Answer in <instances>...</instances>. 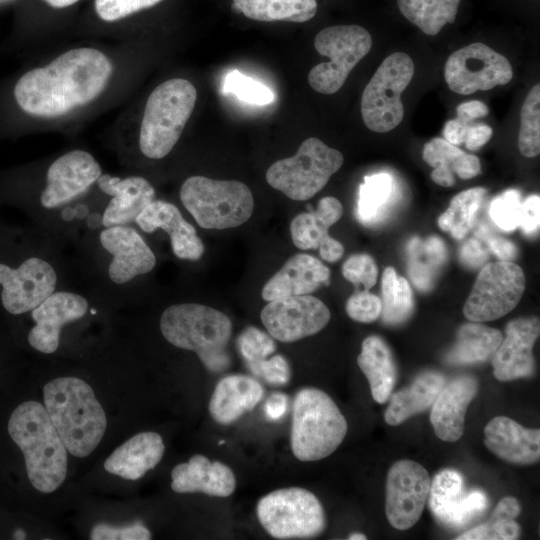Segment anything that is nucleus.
<instances>
[{
	"mask_svg": "<svg viewBox=\"0 0 540 540\" xmlns=\"http://www.w3.org/2000/svg\"><path fill=\"white\" fill-rule=\"evenodd\" d=\"M330 270L309 254H296L266 282L262 297L271 301L283 297L306 295L328 284Z\"/></svg>",
	"mask_w": 540,
	"mask_h": 540,
	"instance_id": "obj_27",
	"label": "nucleus"
},
{
	"mask_svg": "<svg viewBox=\"0 0 540 540\" xmlns=\"http://www.w3.org/2000/svg\"><path fill=\"white\" fill-rule=\"evenodd\" d=\"M197 100L188 80L172 78L149 95L140 125L139 148L150 159L167 156L178 142Z\"/></svg>",
	"mask_w": 540,
	"mask_h": 540,
	"instance_id": "obj_5",
	"label": "nucleus"
},
{
	"mask_svg": "<svg viewBox=\"0 0 540 540\" xmlns=\"http://www.w3.org/2000/svg\"><path fill=\"white\" fill-rule=\"evenodd\" d=\"M521 205L520 192L509 189L491 201L489 206L490 218L500 230L512 232L519 227Z\"/></svg>",
	"mask_w": 540,
	"mask_h": 540,
	"instance_id": "obj_43",
	"label": "nucleus"
},
{
	"mask_svg": "<svg viewBox=\"0 0 540 540\" xmlns=\"http://www.w3.org/2000/svg\"><path fill=\"white\" fill-rule=\"evenodd\" d=\"M237 345L246 363L263 360L273 354L276 349L273 337L253 326L241 332Z\"/></svg>",
	"mask_w": 540,
	"mask_h": 540,
	"instance_id": "obj_45",
	"label": "nucleus"
},
{
	"mask_svg": "<svg viewBox=\"0 0 540 540\" xmlns=\"http://www.w3.org/2000/svg\"><path fill=\"white\" fill-rule=\"evenodd\" d=\"M257 517L268 534L278 539L313 538L326 526L318 498L299 487L278 489L262 497L257 504Z\"/></svg>",
	"mask_w": 540,
	"mask_h": 540,
	"instance_id": "obj_11",
	"label": "nucleus"
},
{
	"mask_svg": "<svg viewBox=\"0 0 540 540\" xmlns=\"http://www.w3.org/2000/svg\"><path fill=\"white\" fill-rule=\"evenodd\" d=\"M330 316L327 306L308 294L271 300L261 311L268 333L287 343L318 333L328 324Z\"/></svg>",
	"mask_w": 540,
	"mask_h": 540,
	"instance_id": "obj_15",
	"label": "nucleus"
},
{
	"mask_svg": "<svg viewBox=\"0 0 540 540\" xmlns=\"http://www.w3.org/2000/svg\"><path fill=\"white\" fill-rule=\"evenodd\" d=\"M87 309V300L77 293H52L32 310L35 325L28 334L29 344L39 352L54 353L59 346L62 327L82 318Z\"/></svg>",
	"mask_w": 540,
	"mask_h": 540,
	"instance_id": "obj_21",
	"label": "nucleus"
},
{
	"mask_svg": "<svg viewBox=\"0 0 540 540\" xmlns=\"http://www.w3.org/2000/svg\"><path fill=\"white\" fill-rule=\"evenodd\" d=\"M485 446L500 459L529 465L540 459V430L526 428L506 416L492 418L484 428Z\"/></svg>",
	"mask_w": 540,
	"mask_h": 540,
	"instance_id": "obj_24",
	"label": "nucleus"
},
{
	"mask_svg": "<svg viewBox=\"0 0 540 540\" xmlns=\"http://www.w3.org/2000/svg\"><path fill=\"white\" fill-rule=\"evenodd\" d=\"M165 446L156 432H141L128 439L105 460L107 472L127 480H137L162 459Z\"/></svg>",
	"mask_w": 540,
	"mask_h": 540,
	"instance_id": "obj_30",
	"label": "nucleus"
},
{
	"mask_svg": "<svg viewBox=\"0 0 540 540\" xmlns=\"http://www.w3.org/2000/svg\"><path fill=\"white\" fill-rule=\"evenodd\" d=\"M428 499L434 516L452 527L465 525L482 512L488 503L482 491L465 492L462 475L453 469H444L434 476Z\"/></svg>",
	"mask_w": 540,
	"mask_h": 540,
	"instance_id": "obj_19",
	"label": "nucleus"
},
{
	"mask_svg": "<svg viewBox=\"0 0 540 540\" xmlns=\"http://www.w3.org/2000/svg\"><path fill=\"white\" fill-rule=\"evenodd\" d=\"M431 479L418 462L399 460L386 479L385 513L392 527L407 530L420 519L428 500Z\"/></svg>",
	"mask_w": 540,
	"mask_h": 540,
	"instance_id": "obj_14",
	"label": "nucleus"
},
{
	"mask_svg": "<svg viewBox=\"0 0 540 540\" xmlns=\"http://www.w3.org/2000/svg\"><path fill=\"white\" fill-rule=\"evenodd\" d=\"M414 72V62L404 52L392 53L382 61L361 97V115L368 129L385 133L401 123L404 116L401 94Z\"/></svg>",
	"mask_w": 540,
	"mask_h": 540,
	"instance_id": "obj_10",
	"label": "nucleus"
},
{
	"mask_svg": "<svg viewBox=\"0 0 540 540\" xmlns=\"http://www.w3.org/2000/svg\"><path fill=\"white\" fill-rule=\"evenodd\" d=\"M342 274L354 285L362 284L365 290H369L376 284L378 268L371 256L355 254L344 262Z\"/></svg>",
	"mask_w": 540,
	"mask_h": 540,
	"instance_id": "obj_47",
	"label": "nucleus"
},
{
	"mask_svg": "<svg viewBox=\"0 0 540 540\" xmlns=\"http://www.w3.org/2000/svg\"><path fill=\"white\" fill-rule=\"evenodd\" d=\"M521 512V506L517 498L506 496L502 498L491 516L500 519H515Z\"/></svg>",
	"mask_w": 540,
	"mask_h": 540,
	"instance_id": "obj_57",
	"label": "nucleus"
},
{
	"mask_svg": "<svg viewBox=\"0 0 540 540\" xmlns=\"http://www.w3.org/2000/svg\"><path fill=\"white\" fill-rule=\"evenodd\" d=\"M43 396L66 449L76 457L91 454L104 436L107 419L89 384L76 377H59L44 386Z\"/></svg>",
	"mask_w": 540,
	"mask_h": 540,
	"instance_id": "obj_2",
	"label": "nucleus"
},
{
	"mask_svg": "<svg viewBox=\"0 0 540 540\" xmlns=\"http://www.w3.org/2000/svg\"><path fill=\"white\" fill-rule=\"evenodd\" d=\"M444 77L453 92L468 95L509 83L513 70L505 56L484 43L476 42L448 57Z\"/></svg>",
	"mask_w": 540,
	"mask_h": 540,
	"instance_id": "obj_13",
	"label": "nucleus"
},
{
	"mask_svg": "<svg viewBox=\"0 0 540 540\" xmlns=\"http://www.w3.org/2000/svg\"><path fill=\"white\" fill-rule=\"evenodd\" d=\"M460 3L461 0H397L400 13L429 36L454 23Z\"/></svg>",
	"mask_w": 540,
	"mask_h": 540,
	"instance_id": "obj_36",
	"label": "nucleus"
},
{
	"mask_svg": "<svg viewBox=\"0 0 540 540\" xmlns=\"http://www.w3.org/2000/svg\"><path fill=\"white\" fill-rule=\"evenodd\" d=\"M487 190L474 187L455 195L449 207L438 218L439 227L455 239L464 238L471 230Z\"/></svg>",
	"mask_w": 540,
	"mask_h": 540,
	"instance_id": "obj_38",
	"label": "nucleus"
},
{
	"mask_svg": "<svg viewBox=\"0 0 540 540\" xmlns=\"http://www.w3.org/2000/svg\"><path fill=\"white\" fill-rule=\"evenodd\" d=\"M57 274L47 261L30 257L17 268L0 263L1 301L11 314L32 311L55 292Z\"/></svg>",
	"mask_w": 540,
	"mask_h": 540,
	"instance_id": "obj_16",
	"label": "nucleus"
},
{
	"mask_svg": "<svg viewBox=\"0 0 540 540\" xmlns=\"http://www.w3.org/2000/svg\"><path fill=\"white\" fill-rule=\"evenodd\" d=\"M503 338L498 329L469 322L461 325L454 346L446 355V361L453 365L485 362L493 356Z\"/></svg>",
	"mask_w": 540,
	"mask_h": 540,
	"instance_id": "obj_35",
	"label": "nucleus"
},
{
	"mask_svg": "<svg viewBox=\"0 0 540 540\" xmlns=\"http://www.w3.org/2000/svg\"><path fill=\"white\" fill-rule=\"evenodd\" d=\"M229 8L246 19L262 23L302 24L314 19L318 0H229Z\"/></svg>",
	"mask_w": 540,
	"mask_h": 540,
	"instance_id": "obj_32",
	"label": "nucleus"
},
{
	"mask_svg": "<svg viewBox=\"0 0 540 540\" xmlns=\"http://www.w3.org/2000/svg\"><path fill=\"white\" fill-rule=\"evenodd\" d=\"M8 432L24 455L32 486L42 493L59 488L67 474V449L45 407L33 400L21 403L9 418Z\"/></svg>",
	"mask_w": 540,
	"mask_h": 540,
	"instance_id": "obj_3",
	"label": "nucleus"
},
{
	"mask_svg": "<svg viewBox=\"0 0 540 540\" xmlns=\"http://www.w3.org/2000/svg\"><path fill=\"white\" fill-rule=\"evenodd\" d=\"M164 0H95L98 17L105 22H115L142 10L150 9Z\"/></svg>",
	"mask_w": 540,
	"mask_h": 540,
	"instance_id": "obj_46",
	"label": "nucleus"
},
{
	"mask_svg": "<svg viewBox=\"0 0 540 540\" xmlns=\"http://www.w3.org/2000/svg\"><path fill=\"white\" fill-rule=\"evenodd\" d=\"M423 160L433 168L432 180L443 187L455 184L454 174L461 179H471L481 172L477 156L467 154L443 138H434L424 145Z\"/></svg>",
	"mask_w": 540,
	"mask_h": 540,
	"instance_id": "obj_31",
	"label": "nucleus"
},
{
	"mask_svg": "<svg viewBox=\"0 0 540 540\" xmlns=\"http://www.w3.org/2000/svg\"><path fill=\"white\" fill-rule=\"evenodd\" d=\"M468 125L458 119L449 120L444 126V139L453 145L464 143Z\"/></svg>",
	"mask_w": 540,
	"mask_h": 540,
	"instance_id": "obj_58",
	"label": "nucleus"
},
{
	"mask_svg": "<svg viewBox=\"0 0 540 540\" xmlns=\"http://www.w3.org/2000/svg\"><path fill=\"white\" fill-rule=\"evenodd\" d=\"M520 525L514 519L490 516L489 520L458 537L457 540H515L520 537Z\"/></svg>",
	"mask_w": 540,
	"mask_h": 540,
	"instance_id": "obj_44",
	"label": "nucleus"
},
{
	"mask_svg": "<svg viewBox=\"0 0 540 540\" xmlns=\"http://www.w3.org/2000/svg\"><path fill=\"white\" fill-rule=\"evenodd\" d=\"M540 225V197L530 195L521 205L519 227L526 235H535Z\"/></svg>",
	"mask_w": 540,
	"mask_h": 540,
	"instance_id": "obj_51",
	"label": "nucleus"
},
{
	"mask_svg": "<svg viewBox=\"0 0 540 540\" xmlns=\"http://www.w3.org/2000/svg\"><path fill=\"white\" fill-rule=\"evenodd\" d=\"M113 72L100 50L74 48L43 67L26 72L14 87V97L27 114L55 118L95 100Z\"/></svg>",
	"mask_w": 540,
	"mask_h": 540,
	"instance_id": "obj_1",
	"label": "nucleus"
},
{
	"mask_svg": "<svg viewBox=\"0 0 540 540\" xmlns=\"http://www.w3.org/2000/svg\"><path fill=\"white\" fill-rule=\"evenodd\" d=\"M101 174L92 154L80 149L69 151L49 166L40 202L47 209L64 205L86 191Z\"/></svg>",
	"mask_w": 540,
	"mask_h": 540,
	"instance_id": "obj_17",
	"label": "nucleus"
},
{
	"mask_svg": "<svg viewBox=\"0 0 540 540\" xmlns=\"http://www.w3.org/2000/svg\"><path fill=\"white\" fill-rule=\"evenodd\" d=\"M180 199L204 229L238 227L251 217L254 209L251 190L236 180L191 176L181 186Z\"/></svg>",
	"mask_w": 540,
	"mask_h": 540,
	"instance_id": "obj_7",
	"label": "nucleus"
},
{
	"mask_svg": "<svg viewBox=\"0 0 540 540\" xmlns=\"http://www.w3.org/2000/svg\"><path fill=\"white\" fill-rule=\"evenodd\" d=\"M381 308V299L365 289L352 294L346 303L348 316L361 323H371L378 319Z\"/></svg>",
	"mask_w": 540,
	"mask_h": 540,
	"instance_id": "obj_49",
	"label": "nucleus"
},
{
	"mask_svg": "<svg viewBox=\"0 0 540 540\" xmlns=\"http://www.w3.org/2000/svg\"><path fill=\"white\" fill-rule=\"evenodd\" d=\"M394 192L392 176L386 172L365 176L359 186L356 216L360 223L370 226L378 222Z\"/></svg>",
	"mask_w": 540,
	"mask_h": 540,
	"instance_id": "obj_37",
	"label": "nucleus"
},
{
	"mask_svg": "<svg viewBox=\"0 0 540 540\" xmlns=\"http://www.w3.org/2000/svg\"><path fill=\"white\" fill-rule=\"evenodd\" d=\"M99 188L112 196L102 216L105 228L126 225L155 199V190L148 180L140 176L124 179L101 174L96 181Z\"/></svg>",
	"mask_w": 540,
	"mask_h": 540,
	"instance_id": "obj_26",
	"label": "nucleus"
},
{
	"mask_svg": "<svg viewBox=\"0 0 540 540\" xmlns=\"http://www.w3.org/2000/svg\"><path fill=\"white\" fill-rule=\"evenodd\" d=\"M264 390L254 377L231 374L216 385L209 402V412L219 424L229 425L245 412L252 410L262 399Z\"/></svg>",
	"mask_w": 540,
	"mask_h": 540,
	"instance_id": "obj_29",
	"label": "nucleus"
},
{
	"mask_svg": "<svg viewBox=\"0 0 540 540\" xmlns=\"http://www.w3.org/2000/svg\"><path fill=\"white\" fill-rule=\"evenodd\" d=\"M381 318L389 325L406 321L413 312L414 300L408 281L393 267L385 268L381 281Z\"/></svg>",
	"mask_w": 540,
	"mask_h": 540,
	"instance_id": "obj_39",
	"label": "nucleus"
},
{
	"mask_svg": "<svg viewBox=\"0 0 540 540\" xmlns=\"http://www.w3.org/2000/svg\"><path fill=\"white\" fill-rule=\"evenodd\" d=\"M493 130L485 124L468 125L465 136V146L469 150H477L491 138Z\"/></svg>",
	"mask_w": 540,
	"mask_h": 540,
	"instance_id": "obj_53",
	"label": "nucleus"
},
{
	"mask_svg": "<svg viewBox=\"0 0 540 540\" xmlns=\"http://www.w3.org/2000/svg\"><path fill=\"white\" fill-rule=\"evenodd\" d=\"M487 245L501 261H512L518 255V249L514 243L502 237H488Z\"/></svg>",
	"mask_w": 540,
	"mask_h": 540,
	"instance_id": "obj_55",
	"label": "nucleus"
},
{
	"mask_svg": "<svg viewBox=\"0 0 540 540\" xmlns=\"http://www.w3.org/2000/svg\"><path fill=\"white\" fill-rule=\"evenodd\" d=\"M424 255L418 251L413 242L409 246V275L418 289L425 291L432 285L434 273L446 258L443 242L437 237H429L425 242L419 240Z\"/></svg>",
	"mask_w": 540,
	"mask_h": 540,
	"instance_id": "obj_40",
	"label": "nucleus"
},
{
	"mask_svg": "<svg viewBox=\"0 0 540 540\" xmlns=\"http://www.w3.org/2000/svg\"><path fill=\"white\" fill-rule=\"evenodd\" d=\"M518 148L525 157H536L540 153V85L528 92L520 112Z\"/></svg>",
	"mask_w": 540,
	"mask_h": 540,
	"instance_id": "obj_41",
	"label": "nucleus"
},
{
	"mask_svg": "<svg viewBox=\"0 0 540 540\" xmlns=\"http://www.w3.org/2000/svg\"><path fill=\"white\" fill-rule=\"evenodd\" d=\"M347 433V421L333 399L324 391L307 387L293 401L291 449L304 462L331 455Z\"/></svg>",
	"mask_w": 540,
	"mask_h": 540,
	"instance_id": "obj_6",
	"label": "nucleus"
},
{
	"mask_svg": "<svg viewBox=\"0 0 540 540\" xmlns=\"http://www.w3.org/2000/svg\"><path fill=\"white\" fill-rule=\"evenodd\" d=\"M14 538L15 539H25V533L21 529H17L14 532Z\"/></svg>",
	"mask_w": 540,
	"mask_h": 540,
	"instance_id": "obj_61",
	"label": "nucleus"
},
{
	"mask_svg": "<svg viewBox=\"0 0 540 540\" xmlns=\"http://www.w3.org/2000/svg\"><path fill=\"white\" fill-rule=\"evenodd\" d=\"M92 540H149L150 531L140 522L124 526H114L106 523L96 524L90 533Z\"/></svg>",
	"mask_w": 540,
	"mask_h": 540,
	"instance_id": "obj_50",
	"label": "nucleus"
},
{
	"mask_svg": "<svg viewBox=\"0 0 540 540\" xmlns=\"http://www.w3.org/2000/svg\"><path fill=\"white\" fill-rule=\"evenodd\" d=\"M357 363L366 376L373 399L385 403L394 388L397 369L388 345L376 335L365 338Z\"/></svg>",
	"mask_w": 540,
	"mask_h": 540,
	"instance_id": "obj_34",
	"label": "nucleus"
},
{
	"mask_svg": "<svg viewBox=\"0 0 540 540\" xmlns=\"http://www.w3.org/2000/svg\"><path fill=\"white\" fill-rule=\"evenodd\" d=\"M48 5L54 8H65L78 2L79 0H44Z\"/></svg>",
	"mask_w": 540,
	"mask_h": 540,
	"instance_id": "obj_59",
	"label": "nucleus"
},
{
	"mask_svg": "<svg viewBox=\"0 0 540 540\" xmlns=\"http://www.w3.org/2000/svg\"><path fill=\"white\" fill-rule=\"evenodd\" d=\"M457 119L463 123L470 124L471 121L485 117L489 110L488 107L481 101L473 100L461 103L457 109Z\"/></svg>",
	"mask_w": 540,
	"mask_h": 540,
	"instance_id": "obj_56",
	"label": "nucleus"
},
{
	"mask_svg": "<svg viewBox=\"0 0 540 540\" xmlns=\"http://www.w3.org/2000/svg\"><path fill=\"white\" fill-rule=\"evenodd\" d=\"M445 384L444 377L434 371L418 375L410 386L390 395L384 419L387 424L397 426L412 416L424 411L434 402Z\"/></svg>",
	"mask_w": 540,
	"mask_h": 540,
	"instance_id": "obj_33",
	"label": "nucleus"
},
{
	"mask_svg": "<svg viewBox=\"0 0 540 540\" xmlns=\"http://www.w3.org/2000/svg\"><path fill=\"white\" fill-rule=\"evenodd\" d=\"M525 286L524 272L516 263L501 260L487 263L476 278L463 314L472 322L499 319L518 305Z\"/></svg>",
	"mask_w": 540,
	"mask_h": 540,
	"instance_id": "obj_12",
	"label": "nucleus"
},
{
	"mask_svg": "<svg viewBox=\"0 0 540 540\" xmlns=\"http://www.w3.org/2000/svg\"><path fill=\"white\" fill-rule=\"evenodd\" d=\"M222 89L224 93H231L252 105H267L275 98L269 87L238 70H232L225 76Z\"/></svg>",
	"mask_w": 540,
	"mask_h": 540,
	"instance_id": "obj_42",
	"label": "nucleus"
},
{
	"mask_svg": "<svg viewBox=\"0 0 540 540\" xmlns=\"http://www.w3.org/2000/svg\"><path fill=\"white\" fill-rule=\"evenodd\" d=\"M478 388V381L472 376H460L444 384L432 403L430 415V422L439 439L455 442L461 438L467 407Z\"/></svg>",
	"mask_w": 540,
	"mask_h": 540,
	"instance_id": "obj_25",
	"label": "nucleus"
},
{
	"mask_svg": "<svg viewBox=\"0 0 540 540\" xmlns=\"http://www.w3.org/2000/svg\"><path fill=\"white\" fill-rule=\"evenodd\" d=\"M540 322L536 316L510 321L505 338L492 356L493 373L499 381L531 377L535 373L534 344L539 337Z\"/></svg>",
	"mask_w": 540,
	"mask_h": 540,
	"instance_id": "obj_18",
	"label": "nucleus"
},
{
	"mask_svg": "<svg viewBox=\"0 0 540 540\" xmlns=\"http://www.w3.org/2000/svg\"><path fill=\"white\" fill-rule=\"evenodd\" d=\"M314 47L320 55L328 57L329 61L310 70L308 83L316 92L330 95L343 86L352 69L369 53L372 37L360 25H333L316 34Z\"/></svg>",
	"mask_w": 540,
	"mask_h": 540,
	"instance_id": "obj_9",
	"label": "nucleus"
},
{
	"mask_svg": "<svg viewBox=\"0 0 540 540\" xmlns=\"http://www.w3.org/2000/svg\"><path fill=\"white\" fill-rule=\"evenodd\" d=\"M135 223L147 233L164 230L170 237L173 253L180 259L195 261L204 253V244L195 228L172 203L154 199L136 217Z\"/></svg>",
	"mask_w": 540,
	"mask_h": 540,
	"instance_id": "obj_23",
	"label": "nucleus"
},
{
	"mask_svg": "<svg viewBox=\"0 0 540 540\" xmlns=\"http://www.w3.org/2000/svg\"><path fill=\"white\" fill-rule=\"evenodd\" d=\"M343 161L340 151L311 137L302 142L294 156L274 162L267 169L266 180L288 198L303 201L318 193Z\"/></svg>",
	"mask_w": 540,
	"mask_h": 540,
	"instance_id": "obj_8",
	"label": "nucleus"
},
{
	"mask_svg": "<svg viewBox=\"0 0 540 540\" xmlns=\"http://www.w3.org/2000/svg\"><path fill=\"white\" fill-rule=\"evenodd\" d=\"M171 477V488L177 493L202 492L209 496L227 497L236 487L235 475L227 465L211 462L200 454L176 465Z\"/></svg>",
	"mask_w": 540,
	"mask_h": 540,
	"instance_id": "obj_28",
	"label": "nucleus"
},
{
	"mask_svg": "<svg viewBox=\"0 0 540 540\" xmlns=\"http://www.w3.org/2000/svg\"><path fill=\"white\" fill-rule=\"evenodd\" d=\"M348 539H350V540H365V539H367V537L362 533H352V534H350Z\"/></svg>",
	"mask_w": 540,
	"mask_h": 540,
	"instance_id": "obj_60",
	"label": "nucleus"
},
{
	"mask_svg": "<svg viewBox=\"0 0 540 540\" xmlns=\"http://www.w3.org/2000/svg\"><path fill=\"white\" fill-rule=\"evenodd\" d=\"M343 214L341 202L335 197H323L315 211L298 214L291 222L290 233L294 245L302 250L319 249L323 260L333 263L344 254V246L328 231Z\"/></svg>",
	"mask_w": 540,
	"mask_h": 540,
	"instance_id": "obj_22",
	"label": "nucleus"
},
{
	"mask_svg": "<svg viewBox=\"0 0 540 540\" xmlns=\"http://www.w3.org/2000/svg\"><path fill=\"white\" fill-rule=\"evenodd\" d=\"M246 364L254 376L262 378L271 385H285L291 377L289 363L282 355H274L270 358L247 362Z\"/></svg>",
	"mask_w": 540,
	"mask_h": 540,
	"instance_id": "obj_48",
	"label": "nucleus"
},
{
	"mask_svg": "<svg viewBox=\"0 0 540 540\" xmlns=\"http://www.w3.org/2000/svg\"><path fill=\"white\" fill-rule=\"evenodd\" d=\"M160 330L170 344L195 352L209 371L229 367L232 323L221 311L198 303L171 305L161 315Z\"/></svg>",
	"mask_w": 540,
	"mask_h": 540,
	"instance_id": "obj_4",
	"label": "nucleus"
},
{
	"mask_svg": "<svg viewBox=\"0 0 540 540\" xmlns=\"http://www.w3.org/2000/svg\"><path fill=\"white\" fill-rule=\"evenodd\" d=\"M288 397L284 393H273L264 404L265 417L270 421H278L287 413Z\"/></svg>",
	"mask_w": 540,
	"mask_h": 540,
	"instance_id": "obj_54",
	"label": "nucleus"
},
{
	"mask_svg": "<svg viewBox=\"0 0 540 540\" xmlns=\"http://www.w3.org/2000/svg\"><path fill=\"white\" fill-rule=\"evenodd\" d=\"M99 240L102 247L112 255L108 274L115 284L128 283L155 267L156 257L153 251L132 227H107L100 233Z\"/></svg>",
	"mask_w": 540,
	"mask_h": 540,
	"instance_id": "obj_20",
	"label": "nucleus"
},
{
	"mask_svg": "<svg viewBox=\"0 0 540 540\" xmlns=\"http://www.w3.org/2000/svg\"><path fill=\"white\" fill-rule=\"evenodd\" d=\"M487 259L488 252L482 246L479 239L471 238L461 248L460 260L467 267H480Z\"/></svg>",
	"mask_w": 540,
	"mask_h": 540,
	"instance_id": "obj_52",
	"label": "nucleus"
}]
</instances>
